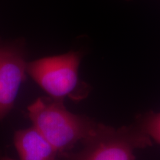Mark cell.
<instances>
[{
    "label": "cell",
    "instance_id": "3",
    "mask_svg": "<svg viewBox=\"0 0 160 160\" xmlns=\"http://www.w3.org/2000/svg\"><path fill=\"white\" fill-rule=\"evenodd\" d=\"M151 142L137 125L113 128L102 124L79 151L62 156L64 160H135V151L151 146Z\"/></svg>",
    "mask_w": 160,
    "mask_h": 160
},
{
    "label": "cell",
    "instance_id": "2",
    "mask_svg": "<svg viewBox=\"0 0 160 160\" xmlns=\"http://www.w3.org/2000/svg\"><path fill=\"white\" fill-rule=\"evenodd\" d=\"M80 52L42 58L28 64L27 73L50 97L80 101L88 95L91 88L79 77Z\"/></svg>",
    "mask_w": 160,
    "mask_h": 160
},
{
    "label": "cell",
    "instance_id": "7",
    "mask_svg": "<svg viewBox=\"0 0 160 160\" xmlns=\"http://www.w3.org/2000/svg\"><path fill=\"white\" fill-rule=\"evenodd\" d=\"M0 160H14V159H11V158H8V157H2L0 158Z\"/></svg>",
    "mask_w": 160,
    "mask_h": 160
},
{
    "label": "cell",
    "instance_id": "5",
    "mask_svg": "<svg viewBox=\"0 0 160 160\" xmlns=\"http://www.w3.org/2000/svg\"><path fill=\"white\" fill-rule=\"evenodd\" d=\"M14 145L21 160H64L61 153L34 127L16 132Z\"/></svg>",
    "mask_w": 160,
    "mask_h": 160
},
{
    "label": "cell",
    "instance_id": "6",
    "mask_svg": "<svg viewBox=\"0 0 160 160\" xmlns=\"http://www.w3.org/2000/svg\"><path fill=\"white\" fill-rule=\"evenodd\" d=\"M137 125L151 139L160 144V113H148L137 119Z\"/></svg>",
    "mask_w": 160,
    "mask_h": 160
},
{
    "label": "cell",
    "instance_id": "4",
    "mask_svg": "<svg viewBox=\"0 0 160 160\" xmlns=\"http://www.w3.org/2000/svg\"><path fill=\"white\" fill-rule=\"evenodd\" d=\"M28 64L23 41L0 39V120L8 114L14 105L25 81Z\"/></svg>",
    "mask_w": 160,
    "mask_h": 160
},
{
    "label": "cell",
    "instance_id": "1",
    "mask_svg": "<svg viewBox=\"0 0 160 160\" xmlns=\"http://www.w3.org/2000/svg\"><path fill=\"white\" fill-rule=\"evenodd\" d=\"M28 117L38 131L60 153L82 145L99 129L102 124L66 109L62 100L40 97L28 108Z\"/></svg>",
    "mask_w": 160,
    "mask_h": 160
}]
</instances>
